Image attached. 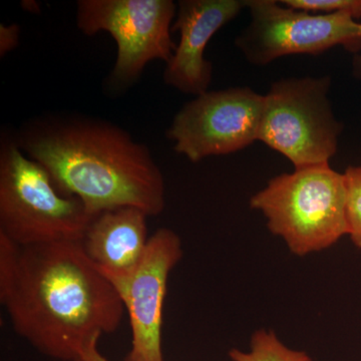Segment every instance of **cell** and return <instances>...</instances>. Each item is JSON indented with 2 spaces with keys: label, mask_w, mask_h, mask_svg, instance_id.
<instances>
[{
  "label": "cell",
  "mask_w": 361,
  "mask_h": 361,
  "mask_svg": "<svg viewBox=\"0 0 361 361\" xmlns=\"http://www.w3.org/2000/svg\"><path fill=\"white\" fill-rule=\"evenodd\" d=\"M20 39V28L16 25H0V56L4 58L13 51Z\"/></svg>",
  "instance_id": "cell-16"
},
{
  "label": "cell",
  "mask_w": 361,
  "mask_h": 361,
  "mask_svg": "<svg viewBox=\"0 0 361 361\" xmlns=\"http://www.w3.org/2000/svg\"><path fill=\"white\" fill-rule=\"evenodd\" d=\"M2 305L14 331L42 355L77 361L123 315L113 284L80 242L21 247L13 289Z\"/></svg>",
  "instance_id": "cell-2"
},
{
  "label": "cell",
  "mask_w": 361,
  "mask_h": 361,
  "mask_svg": "<svg viewBox=\"0 0 361 361\" xmlns=\"http://www.w3.org/2000/svg\"><path fill=\"white\" fill-rule=\"evenodd\" d=\"M23 6L25 7L26 11H30V13H39V4L35 1H23Z\"/></svg>",
  "instance_id": "cell-19"
},
{
  "label": "cell",
  "mask_w": 361,
  "mask_h": 361,
  "mask_svg": "<svg viewBox=\"0 0 361 361\" xmlns=\"http://www.w3.org/2000/svg\"><path fill=\"white\" fill-rule=\"evenodd\" d=\"M94 215L56 189L49 172L21 151L13 135L0 144V233L21 247L80 242Z\"/></svg>",
  "instance_id": "cell-4"
},
{
  "label": "cell",
  "mask_w": 361,
  "mask_h": 361,
  "mask_svg": "<svg viewBox=\"0 0 361 361\" xmlns=\"http://www.w3.org/2000/svg\"><path fill=\"white\" fill-rule=\"evenodd\" d=\"M343 174L346 184L348 236L361 250V166H349Z\"/></svg>",
  "instance_id": "cell-13"
},
{
  "label": "cell",
  "mask_w": 361,
  "mask_h": 361,
  "mask_svg": "<svg viewBox=\"0 0 361 361\" xmlns=\"http://www.w3.org/2000/svg\"><path fill=\"white\" fill-rule=\"evenodd\" d=\"M148 217L140 209L122 207L92 218L80 245L104 276H126L139 264L149 240Z\"/></svg>",
  "instance_id": "cell-11"
},
{
  "label": "cell",
  "mask_w": 361,
  "mask_h": 361,
  "mask_svg": "<svg viewBox=\"0 0 361 361\" xmlns=\"http://www.w3.org/2000/svg\"><path fill=\"white\" fill-rule=\"evenodd\" d=\"M232 361H312L304 351L287 348L272 330L259 329L251 337L250 351L231 349Z\"/></svg>",
  "instance_id": "cell-12"
},
{
  "label": "cell",
  "mask_w": 361,
  "mask_h": 361,
  "mask_svg": "<svg viewBox=\"0 0 361 361\" xmlns=\"http://www.w3.org/2000/svg\"><path fill=\"white\" fill-rule=\"evenodd\" d=\"M331 78H282L264 94L258 141L275 149L294 169L329 164L336 156L343 125L329 99Z\"/></svg>",
  "instance_id": "cell-5"
},
{
  "label": "cell",
  "mask_w": 361,
  "mask_h": 361,
  "mask_svg": "<svg viewBox=\"0 0 361 361\" xmlns=\"http://www.w3.org/2000/svg\"><path fill=\"white\" fill-rule=\"evenodd\" d=\"M250 23L235 45L248 63L267 66L290 54L318 56L337 45L351 54L361 49L360 23L346 13L314 14L276 0H246Z\"/></svg>",
  "instance_id": "cell-7"
},
{
  "label": "cell",
  "mask_w": 361,
  "mask_h": 361,
  "mask_svg": "<svg viewBox=\"0 0 361 361\" xmlns=\"http://www.w3.org/2000/svg\"><path fill=\"white\" fill-rule=\"evenodd\" d=\"M285 6L314 14L346 13L361 18V0H281Z\"/></svg>",
  "instance_id": "cell-15"
},
{
  "label": "cell",
  "mask_w": 361,
  "mask_h": 361,
  "mask_svg": "<svg viewBox=\"0 0 361 361\" xmlns=\"http://www.w3.org/2000/svg\"><path fill=\"white\" fill-rule=\"evenodd\" d=\"M177 7L172 0H78V30L87 37L109 32L118 47L111 90L134 85L155 59L170 61L177 47L171 35Z\"/></svg>",
  "instance_id": "cell-6"
},
{
  "label": "cell",
  "mask_w": 361,
  "mask_h": 361,
  "mask_svg": "<svg viewBox=\"0 0 361 361\" xmlns=\"http://www.w3.org/2000/svg\"><path fill=\"white\" fill-rule=\"evenodd\" d=\"M250 207L294 255L324 250L348 235L345 177L329 164L276 176L252 197Z\"/></svg>",
  "instance_id": "cell-3"
},
{
  "label": "cell",
  "mask_w": 361,
  "mask_h": 361,
  "mask_svg": "<svg viewBox=\"0 0 361 361\" xmlns=\"http://www.w3.org/2000/svg\"><path fill=\"white\" fill-rule=\"evenodd\" d=\"M263 109L264 94L250 87L208 90L180 109L167 137L193 163L228 155L258 141Z\"/></svg>",
  "instance_id": "cell-8"
},
{
  "label": "cell",
  "mask_w": 361,
  "mask_h": 361,
  "mask_svg": "<svg viewBox=\"0 0 361 361\" xmlns=\"http://www.w3.org/2000/svg\"><path fill=\"white\" fill-rule=\"evenodd\" d=\"M82 361H110L106 360V357L97 349V344L90 346L89 349L82 355Z\"/></svg>",
  "instance_id": "cell-17"
},
{
  "label": "cell",
  "mask_w": 361,
  "mask_h": 361,
  "mask_svg": "<svg viewBox=\"0 0 361 361\" xmlns=\"http://www.w3.org/2000/svg\"><path fill=\"white\" fill-rule=\"evenodd\" d=\"M182 257L179 235L161 228L149 236L146 252L133 272L106 277L129 313L132 348L126 361H165L161 348L164 302L169 275Z\"/></svg>",
  "instance_id": "cell-9"
},
{
  "label": "cell",
  "mask_w": 361,
  "mask_h": 361,
  "mask_svg": "<svg viewBox=\"0 0 361 361\" xmlns=\"http://www.w3.org/2000/svg\"><path fill=\"white\" fill-rule=\"evenodd\" d=\"M13 137L61 194L80 199L92 215L134 207L151 217L165 209V179L151 151L118 126L89 116H44Z\"/></svg>",
  "instance_id": "cell-1"
},
{
  "label": "cell",
  "mask_w": 361,
  "mask_h": 361,
  "mask_svg": "<svg viewBox=\"0 0 361 361\" xmlns=\"http://www.w3.org/2000/svg\"><path fill=\"white\" fill-rule=\"evenodd\" d=\"M21 246L0 233V302L4 303L13 289L18 266Z\"/></svg>",
  "instance_id": "cell-14"
},
{
  "label": "cell",
  "mask_w": 361,
  "mask_h": 361,
  "mask_svg": "<svg viewBox=\"0 0 361 361\" xmlns=\"http://www.w3.org/2000/svg\"><path fill=\"white\" fill-rule=\"evenodd\" d=\"M360 32H361V23H360ZM353 71L355 78H361V56L357 54L353 61Z\"/></svg>",
  "instance_id": "cell-18"
},
{
  "label": "cell",
  "mask_w": 361,
  "mask_h": 361,
  "mask_svg": "<svg viewBox=\"0 0 361 361\" xmlns=\"http://www.w3.org/2000/svg\"><path fill=\"white\" fill-rule=\"evenodd\" d=\"M172 32L179 44L166 63L164 82L183 94L200 96L212 82L213 65L205 51L214 35L246 8V0H180Z\"/></svg>",
  "instance_id": "cell-10"
},
{
  "label": "cell",
  "mask_w": 361,
  "mask_h": 361,
  "mask_svg": "<svg viewBox=\"0 0 361 361\" xmlns=\"http://www.w3.org/2000/svg\"><path fill=\"white\" fill-rule=\"evenodd\" d=\"M77 361H82V360H77Z\"/></svg>",
  "instance_id": "cell-20"
}]
</instances>
